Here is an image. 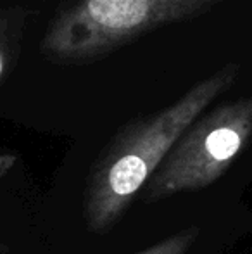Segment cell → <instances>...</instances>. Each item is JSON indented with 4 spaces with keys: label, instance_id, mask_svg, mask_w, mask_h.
<instances>
[{
    "label": "cell",
    "instance_id": "6da1fadb",
    "mask_svg": "<svg viewBox=\"0 0 252 254\" xmlns=\"http://www.w3.org/2000/svg\"><path fill=\"white\" fill-rule=\"evenodd\" d=\"M239 63H226L190 87L173 104L123 125L92 168L85 192L90 232H107L126 213L183 131L226 94L240 76Z\"/></svg>",
    "mask_w": 252,
    "mask_h": 254
},
{
    "label": "cell",
    "instance_id": "7a4b0ae2",
    "mask_svg": "<svg viewBox=\"0 0 252 254\" xmlns=\"http://www.w3.org/2000/svg\"><path fill=\"white\" fill-rule=\"evenodd\" d=\"M226 0H62L49 19L40 52L50 63L101 61L142 37L211 12Z\"/></svg>",
    "mask_w": 252,
    "mask_h": 254
},
{
    "label": "cell",
    "instance_id": "3957f363",
    "mask_svg": "<svg viewBox=\"0 0 252 254\" xmlns=\"http://www.w3.org/2000/svg\"><path fill=\"white\" fill-rule=\"evenodd\" d=\"M251 138L252 95L204 111L149 178L142 199L157 202L209 187L232 168Z\"/></svg>",
    "mask_w": 252,
    "mask_h": 254
},
{
    "label": "cell",
    "instance_id": "277c9868",
    "mask_svg": "<svg viewBox=\"0 0 252 254\" xmlns=\"http://www.w3.org/2000/svg\"><path fill=\"white\" fill-rule=\"evenodd\" d=\"M28 12L23 7L0 5V78L10 71L21 52Z\"/></svg>",
    "mask_w": 252,
    "mask_h": 254
},
{
    "label": "cell",
    "instance_id": "5b68a950",
    "mask_svg": "<svg viewBox=\"0 0 252 254\" xmlns=\"http://www.w3.org/2000/svg\"><path fill=\"white\" fill-rule=\"evenodd\" d=\"M197 237H199V228L190 227L178 232V234L169 235V237L155 242L151 248L142 249V251L133 254H187V251L192 248V244L197 241Z\"/></svg>",
    "mask_w": 252,
    "mask_h": 254
}]
</instances>
